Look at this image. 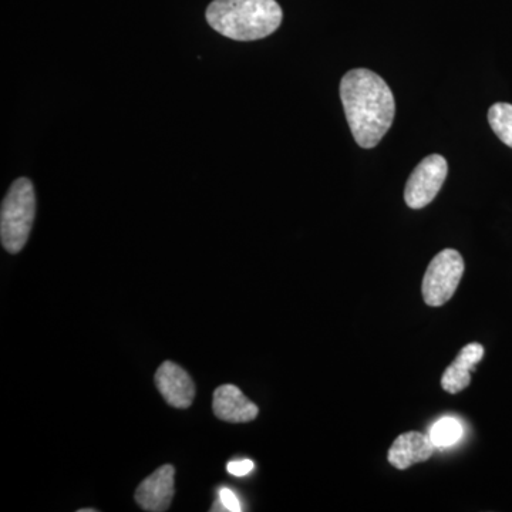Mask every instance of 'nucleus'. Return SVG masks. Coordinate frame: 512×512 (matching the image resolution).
<instances>
[{"label": "nucleus", "instance_id": "4468645a", "mask_svg": "<svg viewBox=\"0 0 512 512\" xmlns=\"http://www.w3.org/2000/svg\"><path fill=\"white\" fill-rule=\"evenodd\" d=\"M218 500L224 505L225 510L229 512L242 511L241 503H239L237 495H235L234 491L229 490V488H221Z\"/></svg>", "mask_w": 512, "mask_h": 512}, {"label": "nucleus", "instance_id": "0eeeda50", "mask_svg": "<svg viewBox=\"0 0 512 512\" xmlns=\"http://www.w3.org/2000/svg\"><path fill=\"white\" fill-rule=\"evenodd\" d=\"M154 382L165 402L175 409H188L194 402L195 384L183 367L164 362L158 367Z\"/></svg>", "mask_w": 512, "mask_h": 512}, {"label": "nucleus", "instance_id": "7ed1b4c3", "mask_svg": "<svg viewBox=\"0 0 512 512\" xmlns=\"http://www.w3.org/2000/svg\"><path fill=\"white\" fill-rule=\"evenodd\" d=\"M36 215V194L32 181L19 178L10 185L0 211V239L9 254H19L28 242Z\"/></svg>", "mask_w": 512, "mask_h": 512}, {"label": "nucleus", "instance_id": "2eb2a0df", "mask_svg": "<svg viewBox=\"0 0 512 512\" xmlns=\"http://www.w3.org/2000/svg\"><path fill=\"white\" fill-rule=\"evenodd\" d=\"M97 510H89V508H84V510H79V512H96Z\"/></svg>", "mask_w": 512, "mask_h": 512}, {"label": "nucleus", "instance_id": "f8f14e48", "mask_svg": "<svg viewBox=\"0 0 512 512\" xmlns=\"http://www.w3.org/2000/svg\"><path fill=\"white\" fill-rule=\"evenodd\" d=\"M488 123L504 144L512 148V104L497 103L488 111Z\"/></svg>", "mask_w": 512, "mask_h": 512}, {"label": "nucleus", "instance_id": "ddd939ff", "mask_svg": "<svg viewBox=\"0 0 512 512\" xmlns=\"http://www.w3.org/2000/svg\"><path fill=\"white\" fill-rule=\"evenodd\" d=\"M254 468V461L251 460L229 461L227 466L228 473L235 477L248 476Z\"/></svg>", "mask_w": 512, "mask_h": 512}, {"label": "nucleus", "instance_id": "20e7f679", "mask_svg": "<svg viewBox=\"0 0 512 512\" xmlns=\"http://www.w3.org/2000/svg\"><path fill=\"white\" fill-rule=\"evenodd\" d=\"M464 275V259L456 249L434 256L423 279V298L429 306H441L456 293Z\"/></svg>", "mask_w": 512, "mask_h": 512}, {"label": "nucleus", "instance_id": "6e6552de", "mask_svg": "<svg viewBox=\"0 0 512 512\" xmlns=\"http://www.w3.org/2000/svg\"><path fill=\"white\" fill-rule=\"evenodd\" d=\"M212 410L217 419L227 423H249L258 417L259 409L234 384H224L214 392Z\"/></svg>", "mask_w": 512, "mask_h": 512}, {"label": "nucleus", "instance_id": "f03ea898", "mask_svg": "<svg viewBox=\"0 0 512 512\" xmlns=\"http://www.w3.org/2000/svg\"><path fill=\"white\" fill-rule=\"evenodd\" d=\"M284 13L276 0H214L207 9L212 29L238 42H252L275 33Z\"/></svg>", "mask_w": 512, "mask_h": 512}, {"label": "nucleus", "instance_id": "9d476101", "mask_svg": "<svg viewBox=\"0 0 512 512\" xmlns=\"http://www.w3.org/2000/svg\"><path fill=\"white\" fill-rule=\"evenodd\" d=\"M484 357V348L480 343H470L460 350L456 360L447 367L441 386L447 393L457 394L467 389L471 383V372Z\"/></svg>", "mask_w": 512, "mask_h": 512}, {"label": "nucleus", "instance_id": "9b49d317", "mask_svg": "<svg viewBox=\"0 0 512 512\" xmlns=\"http://www.w3.org/2000/svg\"><path fill=\"white\" fill-rule=\"evenodd\" d=\"M463 424L453 417H444L431 427L429 437L436 448L454 446L463 437Z\"/></svg>", "mask_w": 512, "mask_h": 512}, {"label": "nucleus", "instance_id": "f257e3e1", "mask_svg": "<svg viewBox=\"0 0 512 512\" xmlns=\"http://www.w3.org/2000/svg\"><path fill=\"white\" fill-rule=\"evenodd\" d=\"M340 99L356 143L362 148L376 147L396 114L390 87L372 70L353 69L340 82Z\"/></svg>", "mask_w": 512, "mask_h": 512}, {"label": "nucleus", "instance_id": "1a4fd4ad", "mask_svg": "<svg viewBox=\"0 0 512 512\" xmlns=\"http://www.w3.org/2000/svg\"><path fill=\"white\" fill-rule=\"evenodd\" d=\"M436 451L429 436L419 431H409L397 437L389 450V463L397 470H407L413 464L424 463Z\"/></svg>", "mask_w": 512, "mask_h": 512}, {"label": "nucleus", "instance_id": "39448f33", "mask_svg": "<svg viewBox=\"0 0 512 512\" xmlns=\"http://www.w3.org/2000/svg\"><path fill=\"white\" fill-rule=\"evenodd\" d=\"M448 173L446 158L433 154L424 158L407 180L404 201L413 210L429 205L439 194Z\"/></svg>", "mask_w": 512, "mask_h": 512}, {"label": "nucleus", "instance_id": "423d86ee", "mask_svg": "<svg viewBox=\"0 0 512 512\" xmlns=\"http://www.w3.org/2000/svg\"><path fill=\"white\" fill-rule=\"evenodd\" d=\"M175 494V468L170 464L158 468L138 485L137 504L148 512L168 511Z\"/></svg>", "mask_w": 512, "mask_h": 512}]
</instances>
